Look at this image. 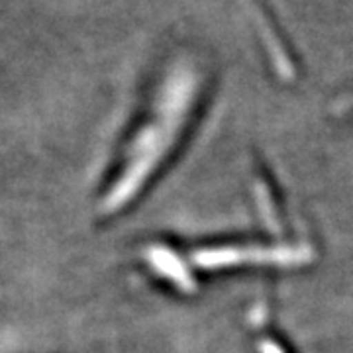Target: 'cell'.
<instances>
[{
	"instance_id": "cell-1",
	"label": "cell",
	"mask_w": 353,
	"mask_h": 353,
	"mask_svg": "<svg viewBox=\"0 0 353 353\" xmlns=\"http://www.w3.org/2000/svg\"><path fill=\"white\" fill-rule=\"evenodd\" d=\"M304 252L294 250H201L194 253V261L201 267H222L234 263H294L303 261Z\"/></svg>"
},
{
	"instance_id": "cell-2",
	"label": "cell",
	"mask_w": 353,
	"mask_h": 353,
	"mask_svg": "<svg viewBox=\"0 0 353 353\" xmlns=\"http://www.w3.org/2000/svg\"><path fill=\"white\" fill-rule=\"evenodd\" d=\"M263 350H265V353H283L281 350H279L277 345H271V343H265Z\"/></svg>"
}]
</instances>
